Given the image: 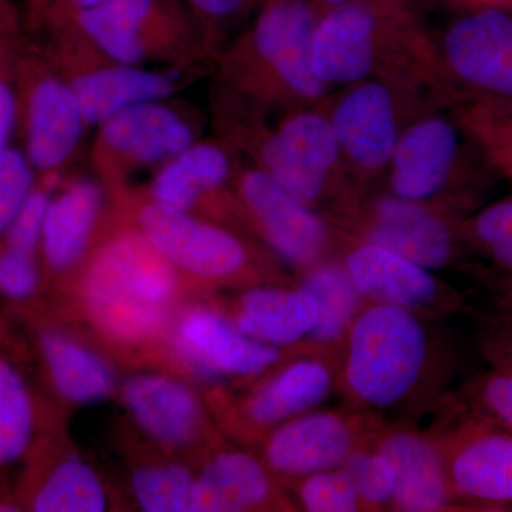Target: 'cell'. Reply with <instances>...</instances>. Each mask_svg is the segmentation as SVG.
Wrapping results in <instances>:
<instances>
[{
	"label": "cell",
	"instance_id": "cell-24",
	"mask_svg": "<svg viewBox=\"0 0 512 512\" xmlns=\"http://www.w3.org/2000/svg\"><path fill=\"white\" fill-rule=\"evenodd\" d=\"M104 192L96 181L79 180L50 200L40 249L47 266L66 272L79 264L103 210Z\"/></svg>",
	"mask_w": 512,
	"mask_h": 512
},
{
	"label": "cell",
	"instance_id": "cell-47",
	"mask_svg": "<svg viewBox=\"0 0 512 512\" xmlns=\"http://www.w3.org/2000/svg\"><path fill=\"white\" fill-rule=\"evenodd\" d=\"M511 511H512V507H511Z\"/></svg>",
	"mask_w": 512,
	"mask_h": 512
},
{
	"label": "cell",
	"instance_id": "cell-30",
	"mask_svg": "<svg viewBox=\"0 0 512 512\" xmlns=\"http://www.w3.org/2000/svg\"><path fill=\"white\" fill-rule=\"evenodd\" d=\"M453 114L488 167L512 183V106L468 101Z\"/></svg>",
	"mask_w": 512,
	"mask_h": 512
},
{
	"label": "cell",
	"instance_id": "cell-46",
	"mask_svg": "<svg viewBox=\"0 0 512 512\" xmlns=\"http://www.w3.org/2000/svg\"><path fill=\"white\" fill-rule=\"evenodd\" d=\"M349 2V0H312L313 5L320 10V13L328 12L333 8L343 5V3Z\"/></svg>",
	"mask_w": 512,
	"mask_h": 512
},
{
	"label": "cell",
	"instance_id": "cell-23",
	"mask_svg": "<svg viewBox=\"0 0 512 512\" xmlns=\"http://www.w3.org/2000/svg\"><path fill=\"white\" fill-rule=\"evenodd\" d=\"M167 0H107L73 16L74 23L117 64L138 66L147 55V35L170 20Z\"/></svg>",
	"mask_w": 512,
	"mask_h": 512
},
{
	"label": "cell",
	"instance_id": "cell-32",
	"mask_svg": "<svg viewBox=\"0 0 512 512\" xmlns=\"http://www.w3.org/2000/svg\"><path fill=\"white\" fill-rule=\"evenodd\" d=\"M448 413L512 433V370L491 367L471 377L448 403Z\"/></svg>",
	"mask_w": 512,
	"mask_h": 512
},
{
	"label": "cell",
	"instance_id": "cell-19",
	"mask_svg": "<svg viewBox=\"0 0 512 512\" xmlns=\"http://www.w3.org/2000/svg\"><path fill=\"white\" fill-rule=\"evenodd\" d=\"M86 119L70 83L43 76L33 83L26 104V151L36 171L50 173L72 156Z\"/></svg>",
	"mask_w": 512,
	"mask_h": 512
},
{
	"label": "cell",
	"instance_id": "cell-21",
	"mask_svg": "<svg viewBox=\"0 0 512 512\" xmlns=\"http://www.w3.org/2000/svg\"><path fill=\"white\" fill-rule=\"evenodd\" d=\"M279 503L274 474L264 461L245 451L222 450L195 474L190 512L255 511Z\"/></svg>",
	"mask_w": 512,
	"mask_h": 512
},
{
	"label": "cell",
	"instance_id": "cell-34",
	"mask_svg": "<svg viewBox=\"0 0 512 512\" xmlns=\"http://www.w3.org/2000/svg\"><path fill=\"white\" fill-rule=\"evenodd\" d=\"M461 231L468 249L485 256L498 274L512 278V197L464 217Z\"/></svg>",
	"mask_w": 512,
	"mask_h": 512
},
{
	"label": "cell",
	"instance_id": "cell-26",
	"mask_svg": "<svg viewBox=\"0 0 512 512\" xmlns=\"http://www.w3.org/2000/svg\"><path fill=\"white\" fill-rule=\"evenodd\" d=\"M40 352L64 402L87 406L109 399L114 392L116 375L110 363L70 336L47 330L40 336Z\"/></svg>",
	"mask_w": 512,
	"mask_h": 512
},
{
	"label": "cell",
	"instance_id": "cell-27",
	"mask_svg": "<svg viewBox=\"0 0 512 512\" xmlns=\"http://www.w3.org/2000/svg\"><path fill=\"white\" fill-rule=\"evenodd\" d=\"M299 274V285L312 293L318 305V320L303 345L339 356L350 326L366 301L338 256Z\"/></svg>",
	"mask_w": 512,
	"mask_h": 512
},
{
	"label": "cell",
	"instance_id": "cell-44",
	"mask_svg": "<svg viewBox=\"0 0 512 512\" xmlns=\"http://www.w3.org/2000/svg\"><path fill=\"white\" fill-rule=\"evenodd\" d=\"M457 3L470 6V8H495L512 10V0H454Z\"/></svg>",
	"mask_w": 512,
	"mask_h": 512
},
{
	"label": "cell",
	"instance_id": "cell-37",
	"mask_svg": "<svg viewBox=\"0 0 512 512\" xmlns=\"http://www.w3.org/2000/svg\"><path fill=\"white\" fill-rule=\"evenodd\" d=\"M296 483V498L305 511H362L355 488L340 467L309 474Z\"/></svg>",
	"mask_w": 512,
	"mask_h": 512
},
{
	"label": "cell",
	"instance_id": "cell-35",
	"mask_svg": "<svg viewBox=\"0 0 512 512\" xmlns=\"http://www.w3.org/2000/svg\"><path fill=\"white\" fill-rule=\"evenodd\" d=\"M340 468L355 488L362 511L390 510L397 487L396 467L373 440L350 454Z\"/></svg>",
	"mask_w": 512,
	"mask_h": 512
},
{
	"label": "cell",
	"instance_id": "cell-39",
	"mask_svg": "<svg viewBox=\"0 0 512 512\" xmlns=\"http://www.w3.org/2000/svg\"><path fill=\"white\" fill-rule=\"evenodd\" d=\"M50 200L52 197L46 190L42 188L33 190L6 232V247L36 254L42 241L43 225H45Z\"/></svg>",
	"mask_w": 512,
	"mask_h": 512
},
{
	"label": "cell",
	"instance_id": "cell-20",
	"mask_svg": "<svg viewBox=\"0 0 512 512\" xmlns=\"http://www.w3.org/2000/svg\"><path fill=\"white\" fill-rule=\"evenodd\" d=\"M227 316L249 338L285 350L302 346L309 338L318 320V305L302 285H255L235 299Z\"/></svg>",
	"mask_w": 512,
	"mask_h": 512
},
{
	"label": "cell",
	"instance_id": "cell-6",
	"mask_svg": "<svg viewBox=\"0 0 512 512\" xmlns=\"http://www.w3.org/2000/svg\"><path fill=\"white\" fill-rule=\"evenodd\" d=\"M325 101L285 117L262 138L259 160L293 197L330 218L362 190L346 168Z\"/></svg>",
	"mask_w": 512,
	"mask_h": 512
},
{
	"label": "cell",
	"instance_id": "cell-14",
	"mask_svg": "<svg viewBox=\"0 0 512 512\" xmlns=\"http://www.w3.org/2000/svg\"><path fill=\"white\" fill-rule=\"evenodd\" d=\"M140 232L177 271L212 282L247 276L254 258L244 241L228 229L151 201L138 215Z\"/></svg>",
	"mask_w": 512,
	"mask_h": 512
},
{
	"label": "cell",
	"instance_id": "cell-7",
	"mask_svg": "<svg viewBox=\"0 0 512 512\" xmlns=\"http://www.w3.org/2000/svg\"><path fill=\"white\" fill-rule=\"evenodd\" d=\"M320 10L312 0H264L245 42L249 86L271 99L312 107L329 87L313 72L312 39Z\"/></svg>",
	"mask_w": 512,
	"mask_h": 512
},
{
	"label": "cell",
	"instance_id": "cell-41",
	"mask_svg": "<svg viewBox=\"0 0 512 512\" xmlns=\"http://www.w3.org/2000/svg\"><path fill=\"white\" fill-rule=\"evenodd\" d=\"M195 12L215 22H227L244 15L256 0H185Z\"/></svg>",
	"mask_w": 512,
	"mask_h": 512
},
{
	"label": "cell",
	"instance_id": "cell-43",
	"mask_svg": "<svg viewBox=\"0 0 512 512\" xmlns=\"http://www.w3.org/2000/svg\"><path fill=\"white\" fill-rule=\"evenodd\" d=\"M107 0H30L35 12L50 18H73L82 10L96 8Z\"/></svg>",
	"mask_w": 512,
	"mask_h": 512
},
{
	"label": "cell",
	"instance_id": "cell-22",
	"mask_svg": "<svg viewBox=\"0 0 512 512\" xmlns=\"http://www.w3.org/2000/svg\"><path fill=\"white\" fill-rule=\"evenodd\" d=\"M101 141L113 153L151 165L167 163L194 143L191 127L161 101L138 104L101 124Z\"/></svg>",
	"mask_w": 512,
	"mask_h": 512
},
{
	"label": "cell",
	"instance_id": "cell-8",
	"mask_svg": "<svg viewBox=\"0 0 512 512\" xmlns=\"http://www.w3.org/2000/svg\"><path fill=\"white\" fill-rule=\"evenodd\" d=\"M329 221L433 272L456 264L468 249L461 231L463 218L392 192H356Z\"/></svg>",
	"mask_w": 512,
	"mask_h": 512
},
{
	"label": "cell",
	"instance_id": "cell-15",
	"mask_svg": "<svg viewBox=\"0 0 512 512\" xmlns=\"http://www.w3.org/2000/svg\"><path fill=\"white\" fill-rule=\"evenodd\" d=\"M174 348L195 373L210 380L259 379L284 360V349L249 338L225 313L194 306L178 320Z\"/></svg>",
	"mask_w": 512,
	"mask_h": 512
},
{
	"label": "cell",
	"instance_id": "cell-2",
	"mask_svg": "<svg viewBox=\"0 0 512 512\" xmlns=\"http://www.w3.org/2000/svg\"><path fill=\"white\" fill-rule=\"evenodd\" d=\"M417 313L366 302L340 348L335 389L346 409L380 417L406 409L443 372L444 356ZM382 419V417H380Z\"/></svg>",
	"mask_w": 512,
	"mask_h": 512
},
{
	"label": "cell",
	"instance_id": "cell-3",
	"mask_svg": "<svg viewBox=\"0 0 512 512\" xmlns=\"http://www.w3.org/2000/svg\"><path fill=\"white\" fill-rule=\"evenodd\" d=\"M180 291L174 268L141 232L111 239L94 255L83 298L94 325L117 342H146L167 322Z\"/></svg>",
	"mask_w": 512,
	"mask_h": 512
},
{
	"label": "cell",
	"instance_id": "cell-28",
	"mask_svg": "<svg viewBox=\"0 0 512 512\" xmlns=\"http://www.w3.org/2000/svg\"><path fill=\"white\" fill-rule=\"evenodd\" d=\"M231 175L228 154L215 144H195L171 158L151 184L157 204L191 211L205 195L220 190Z\"/></svg>",
	"mask_w": 512,
	"mask_h": 512
},
{
	"label": "cell",
	"instance_id": "cell-31",
	"mask_svg": "<svg viewBox=\"0 0 512 512\" xmlns=\"http://www.w3.org/2000/svg\"><path fill=\"white\" fill-rule=\"evenodd\" d=\"M35 434V406L23 376L0 357V467L16 463Z\"/></svg>",
	"mask_w": 512,
	"mask_h": 512
},
{
	"label": "cell",
	"instance_id": "cell-36",
	"mask_svg": "<svg viewBox=\"0 0 512 512\" xmlns=\"http://www.w3.org/2000/svg\"><path fill=\"white\" fill-rule=\"evenodd\" d=\"M483 279L494 298L477 319L481 353L491 367L512 370V278L488 272Z\"/></svg>",
	"mask_w": 512,
	"mask_h": 512
},
{
	"label": "cell",
	"instance_id": "cell-12",
	"mask_svg": "<svg viewBox=\"0 0 512 512\" xmlns=\"http://www.w3.org/2000/svg\"><path fill=\"white\" fill-rule=\"evenodd\" d=\"M339 231L338 258L366 302L396 306L430 320L456 313L466 303L456 288L430 269Z\"/></svg>",
	"mask_w": 512,
	"mask_h": 512
},
{
	"label": "cell",
	"instance_id": "cell-40",
	"mask_svg": "<svg viewBox=\"0 0 512 512\" xmlns=\"http://www.w3.org/2000/svg\"><path fill=\"white\" fill-rule=\"evenodd\" d=\"M36 254L6 247L0 254V293L13 301H25L39 288Z\"/></svg>",
	"mask_w": 512,
	"mask_h": 512
},
{
	"label": "cell",
	"instance_id": "cell-9",
	"mask_svg": "<svg viewBox=\"0 0 512 512\" xmlns=\"http://www.w3.org/2000/svg\"><path fill=\"white\" fill-rule=\"evenodd\" d=\"M453 107L468 101L512 106V15L477 8L436 40Z\"/></svg>",
	"mask_w": 512,
	"mask_h": 512
},
{
	"label": "cell",
	"instance_id": "cell-38",
	"mask_svg": "<svg viewBox=\"0 0 512 512\" xmlns=\"http://www.w3.org/2000/svg\"><path fill=\"white\" fill-rule=\"evenodd\" d=\"M35 171L25 151L8 147L0 154V237L35 190Z\"/></svg>",
	"mask_w": 512,
	"mask_h": 512
},
{
	"label": "cell",
	"instance_id": "cell-4",
	"mask_svg": "<svg viewBox=\"0 0 512 512\" xmlns=\"http://www.w3.org/2000/svg\"><path fill=\"white\" fill-rule=\"evenodd\" d=\"M478 154L454 114L426 111L404 128L387 168L389 192L464 218L476 201Z\"/></svg>",
	"mask_w": 512,
	"mask_h": 512
},
{
	"label": "cell",
	"instance_id": "cell-10",
	"mask_svg": "<svg viewBox=\"0 0 512 512\" xmlns=\"http://www.w3.org/2000/svg\"><path fill=\"white\" fill-rule=\"evenodd\" d=\"M446 416V423L431 436L458 508L511 510L512 433L456 414Z\"/></svg>",
	"mask_w": 512,
	"mask_h": 512
},
{
	"label": "cell",
	"instance_id": "cell-25",
	"mask_svg": "<svg viewBox=\"0 0 512 512\" xmlns=\"http://www.w3.org/2000/svg\"><path fill=\"white\" fill-rule=\"evenodd\" d=\"M87 124L101 126L121 111L138 104L163 101L174 84L164 74L117 64L80 74L70 83Z\"/></svg>",
	"mask_w": 512,
	"mask_h": 512
},
{
	"label": "cell",
	"instance_id": "cell-17",
	"mask_svg": "<svg viewBox=\"0 0 512 512\" xmlns=\"http://www.w3.org/2000/svg\"><path fill=\"white\" fill-rule=\"evenodd\" d=\"M373 443L393 461L397 473L392 511H458L451 494L439 446L431 434L390 427L384 421L377 427Z\"/></svg>",
	"mask_w": 512,
	"mask_h": 512
},
{
	"label": "cell",
	"instance_id": "cell-16",
	"mask_svg": "<svg viewBox=\"0 0 512 512\" xmlns=\"http://www.w3.org/2000/svg\"><path fill=\"white\" fill-rule=\"evenodd\" d=\"M305 348L262 375L238 404L237 420L249 433L266 436L285 421L316 409L335 389L339 356Z\"/></svg>",
	"mask_w": 512,
	"mask_h": 512
},
{
	"label": "cell",
	"instance_id": "cell-5",
	"mask_svg": "<svg viewBox=\"0 0 512 512\" xmlns=\"http://www.w3.org/2000/svg\"><path fill=\"white\" fill-rule=\"evenodd\" d=\"M440 97L424 84L392 79H367L346 86L325 101L343 160L360 190L386 175L404 128L426 111L417 107Z\"/></svg>",
	"mask_w": 512,
	"mask_h": 512
},
{
	"label": "cell",
	"instance_id": "cell-45",
	"mask_svg": "<svg viewBox=\"0 0 512 512\" xmlns=\"http://www.w3.org/2000/svg\"><path fill=\"white\" fill-rule=\"evenodd\" d=\"M13 18L12 5L10 0H0V28L9 25Z\"/></svg>",
	"mask_w": 512,
	"mask_h": 512
},
{
	"label": "cell",
	"instance_id": "cell-18",
	"mask_svg": "<svg viewBox=\"0 0 512 512\" xmlns=\"http://www.w3.org/2000/svg\"><path fill=\"white\" fill-rule=\"evenodd\" d=\"M121 396L138 429L161 446L191 447L204 433L200 397L180 380L161 373H137L124 382Z\"/></svg>",
	"mask_w": 512,
	"mask_h": 512
},
{
	"label": "cell",
	"instance_id": "cell-33",
	"mask_svg": "<svg viewBox=\"0 0 512 512\" xmlns=\"http://www.w3.org/2000/svg\"><path fill=\"white\" fill-rule=\"evenodd\" d=\"M194 480L183 464H146L134 471L131 488L143 511L190 512Z\"/></svg>",
	"mask_w": 512,
	"mask_h": 512
},
{
	"label": "cell",
	"instance_id": "cell-29",
	"mask_svg": "<svg viewBox=\"0 0 512 512\" xmlns=\"http://www.w3.org/2000/svg\"><path fill=\"white\" fill-rule=\"evenodd\" d=\"M109 495L96 470L79 456L60 461L33 495L37 512H103Z\"/></svg>",
	"mask_w": 512,
	"mask_h": 512
},
{
	"label": "cell",
	"instance_id": "cell-1",
	"mask_svg": "<svg viewBox=\"0 0 512 512\" xmlns=\"http://www.w3.org/2000/svg\"><path fill=\"white\" fill-rule=\"evenodd\" d=\"M312 66L329 89L367 79L404 80L450 101L436 40L407 0H349L323 13L313 32Z\"/></svg>",
	"mask_w": 512,
	"mask_h": 512
},
{
	"label": "cell",
	"instance_id": "cell-13",
	"mask_svg": "<svg viewBox=\"0 0 512 512\" xmlns=\"http://www.w3.org/2000/svg\"><path fill=\"white\" fill-rule=\"evenodd\" d=\"M382 421L350 409L309 410L266 434L264 464L274 476L292 481L339 468L373 440Z\"/></svg>",
	"mask_w": 512,
	"mask_h": 512
},
{
	"label": "cell",
	"instance_id": "cell-11",
	"mask_svg": "<svg viewBox=\"0 0 512 512\" xmlns=\"http://www.w3.org/2000/svg\"><path fill=\"white\" fill-rule=\"evenodd\" d=\"M238 197L268 247L296 271L338 256V227L261 167L249 168L239 177Z\"/></svg>",
	"mask_w": 512,
	"mask_h": 512
},
{
	"label": "cell",
	"instance_id": "cell-42",
	"mask_svg": "<svg viewBox=\"0 0 512 512\" xmlns=\"http://www.w3.org/2000/svg\"><path fill=\"white\" fill-rule=\"evenodd\" d=\"M18 120V99L12 86L0 79V154L9 146Z\"/></svg>",
	"mask_w": 512,
	"mask_h": 512
}]
</instances>
